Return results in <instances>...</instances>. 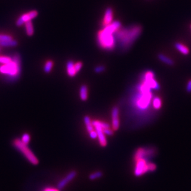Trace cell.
Returning a JSON list of instances; mask_svg holds the SVG:
<instances>
[{"instance_id":"cell-1","label":"cell","mask_w":191,"mask_h":191,"mask_svg":"<svg viewBox=\"0 0 191 191\" xmlns=\"http://www.w3.org/2000/svg\"><path fill=\"white\" fill-rule=\"evenodd\" d=\"M120 28L121 23L118 21H116L100 31L97 34V37L99 46L107 50L114 49L116 41L114 34Z\"/></svg>"},{"instance_id":"cell-2","label":"cell","mask_w":191,"mask_h":191,"mask_svg":"<svg viewBox=\"0 0 191 191\" xmlns=\"http://www.w3.org/2000/svg\"><path fill=\"white\" fill-rule=\"evenodd\" d=\"M142 27L139 25H133L126 28H120L114 34L116 41L120 47L124 49L129 48L141 34Z\"/></svg>"},{"instance_id":"cell-3","label":"cell","mask_w":191,"mask_h":191,"mask_svg":"<svg viewBox=\"0 0 191 191\" xmlns=\"http://www.w3.org/2000/svg\"><path fill=\"white\" fill-rule=\"evenodd\" d=\"M12 58L11 62L0 65V73L16 79L21 74V58L19 54H16Z\"/></svg>"},{"instance_id":"cell-4","label":"cell","mask_w":191,"mask_h":191,"mask_svg":"<svg viewBox=\"0 0 191 191\" xmlns=\"http://www.w3.org/2000/svg\"><path fill=\"white\" fill-rule=\"evenodd\" d=\"M13 145L16 149L21 152L29 162L33 165H37L39 164V159L34 154L31 149L27 145L24 143L21 139L16 138L13 141Z\"/></svg>"},{"instance_id":"cell-5","label":"cell","mask_w":191,"mask_h":191,"mask_svg":"<svg viewBox=\"0 0 191 191\" xmlns=\"http://www.w3.org/2000/svg\"><path fill=\"white\" fill-rule=\"evenodd\" d=\"M141 95L139 96L136 103V106L138 108L142 110L147 109L151 104L152 94L149 91H140Z\"/></svg>"},{"instance_id":"cell-6","label":"cell","mask_w":191,"mask_h":191,"mask_svg":"<svg viewBox=\"0 0 191 191\" xmlns=\"http://www.w3.org/2000/svg\"><path fill=\"white\" fill-rule=\"evenodd\" d=\"M92 122L94 128H95V130L97 132L99 144L102 146H106L107 145V140L106 135L103 131V122L99 121V120H94Z\"/></svg>"},{"instance_id":"cell-7","label":"cell","mask_w":191,"mask_h":191,"mask_svg":"<svg viewBox=\"0 0 191 191\" xmlns=\"http://www.w3.org/2000/svg\"><path fill=\"white\" fill-rule=\"evenodd\" d=\"M148 162L147 160L140 159L135 161L134 174L137 177H140L148 172Z\"/></svg>"},{"instance_id":"cell-8","label":"cell","mask_w":191,"mask_h":191,"mask_svg":"<svg viewBox=\"0 0 191 191\" xmlns=\"http://www.w3.org/2000/svg\"><path fill=\"white\" fill-rule=\"evenodd\" d=\"M155 150L153 148H138L135 153L134 160L135 162L137 160L143 159L147 160L151 156L155 154ZM148 161V160H147Z\"/></svg>"},{"instance_id":"cell-9","label":"cell","mask_w":191,"mask_h":191,"mask_svg":"<svg viewBox=\"0 0 191 191\" xmlns=\"http://www.w3.org/2000/svg\"><path fill=\"white\" fill-rule=\"evenodd\" d=\"M154 73L152 72H147L144 76L143 83L148 86L151 89L158 90L159 89V86L157 82L154 79Z\"/></svg>"},{"instance_id":"cell-10","label":"cell","mask_w":191,"mask_h":191,"mask_svg":"<svg viewBox=\"0 0 191 191\" xmlns=\"http://www.w3.org/2000/svg\"><path fill=\"white\" fill-rule=\"evenodd\" d=\"M37 15H38V12L37 11H35V10L30 11L27 13H25L17 19L16 24L18 27L21 26L22 25L26 23L31 21L32 19L35 18L37 16Z\"/></svg>"},{"instance_id":"cell-11","label":"cell","mask_w":191,"mask_h":191,"mask_svg":"<svg viewBox=\"0 0 191 191\" xmlns=\"http://www.w3.org/2000/svg\"><path fill=\"white\" fill-rule=\"evenodd\" d=\"M77 173L75 171H72L71 172H69L67 175L63 178L62 180H60V181L57 184V189L59 190H61L63 188H64L69 182H71L72 180L76 176Z\"/></svg>"},{"instance_id":"cell-12","label":"cell","mask_w":191,"mask_h":191,"mask_svg":"<svg viewBox=\"0 0 191 191\" xmlns=\"http://www.w3.org/2000/svg\"><path fill=\"white\" fill-rule=\"evenodd\" d=\"M112 127L113 130L116 131L119 128L120 122H119V110L117 107H113L112 109Z\"/></svg>"},{"instance_id":"cell-13","label":"cell","mask_w":191,"mask_h":191,"mask_svg":"<svg viewBox=\"0 0 191 191\" xmlns=\"http://www.w3.org/2000/svg\"><path fill=\"white\" fill-rule=\"evenodd\" d=\"M112 20H113V10L111 8H107L106 10L102 26L104 27L109 26V24H110L113 22Z\"/></svg>"},{"instance_id":"cell-14","label":"cell","mask_w":191,"mask_h":191,"mask_svg":"<svg viewBox=\"0 0 191 191\" xmlns=\"http://www.w3.org/2000/svg\"><path fill=\"white\" fill-rule=\"evenodd\" d=\"M75 63L73 61H72V60H69V61H68L66 63L67 74L70 77H73L77 74V72H76V69H75Z\"/></svg>"},{"instance_id":"cell-15","label":"cell","mask_w":191,"mask_h":191,"mask_svg":"<svg viewBox=\"0 0 191 191\" xmlns=\"http://www.w3.org/2000/svg\"><path fill=\"white\" fill-rule=\"evenodd\" d=\"M79 97L83 101L87 100L88 97V89L86 85H82L79 89Z\"/></svg>"},{"instance_id":"cell-16","label":"cell","mask_w":191,"mask_h":191,"mask_svg":"<svg viewBox=\"0 0 191 191\" xmlns=\"http://www.w3.org/2000/svg\"><path fill=\"white\" fill-rule=\"evenodd\" d=\"M158 59L160 60L161 62H162L168 65H170V66H172L174 64V62L173 60L171 59V58H168V57H166V55H165L164 54H159L158 55Z\"/></svg>"},{"instance_id":"cell-17","label":"cell","mask_w":191,"mask_h":191,"mask_svg":"<svg viewBox=\"0 0 191 191\" xmlns=\"http://www.w3.org/2000/svg\"><path fill=\"white\" fill-rule=\"evenodd\" d=\"M175 48L178 50V51L181 53L183 55H188L189 53V48L184 45L180 43H176L175 44Z\"/></svg>"},{"instance_id":"cell-18","label":"cell","mask_w":191,"mask_h":191,"mask_svg":"<svg viewBox=\"0 0 191 191\" xmlns=\"http://www.w3.org/2000/svg\"><path fill=\"white\" fill-rule=\"evenodd\" d=\"M25 28L26 31V34L28 36H32L34 33V29L33 24L31 21H28L25 24Z\"/></svg>"},{"instance_id":"cell-19","label":"cell","mask_w":191,"mask_h":191,"mask_svg":"<svg viewBox=\"0 0 191 191\" xmlns=\"http://www.w3.org/2000/svg\"><path fill=\"white\" fill-rule=\"evenodd\" d=\"M84 122H85V124L86 125L87 131L89 133L93 131V130H94V127L93 125V122L91 121V119H90V117L89 116H85L84 117Z\"/></svg>"},{"instance_id":"cell-20","label":"cell","mask_w":191,"mask_h":191,"mask_svg":"<svg viewBox=\"0 0 191 191\" xmlns=\"http://www.w3.org/2000/svg\"><path fill=\"white\" fill-rule=\"evenodd\" d=\"M17 45V42L13 39L0 41V46L2 47H16Z\"/></svg>"},{"instance_id":"cell-21","label":"cell","mask_w":191,"mask_h":191,"mask_svg":"<svg viewBox=\"0 0 191 191\" xmlns=\"http://www.w3.org/2000/svg\"><path fill=\"white\" fill-rule=\"evenodd\" d=\"M53 66H54V62L52 60H48L44 65V72L46 73H49L50 72H51Z\"/></svg>"},{"instance_id":"cell-22","label":"cell","mask_w":191,"mask_h":191,"mask_svg":"<svg viewBox=\"0 0 191 191\" xmlns=\"http://www.w3.org/2000/svg\"><path fill=\"white\" fill-rule=\"evenodd\" d=\"M162 105V99H161L159 97H155L153 100V107L156 109L158 110L161 108Z\"/></svg>"},{"instance_id":"cell-23","label":"cell","mask_w":191,"mask_h":191,"mask_svg":"<svg viewBox=\"0 0 191 191\" xmlns=\"http://www.w3.org/2000/svg\"><path fill=\"white\" fill-rule=\"evenodd\" d=\"M103 176V173L101 171H96L89 175V179L91 180H94L99 179Z\"/></svg>"},{"instance_id":"cell-24","label":"cell","mask_w":191,"mask_h":191,"mask_svg":"<svg viewBox=\"0 0 191 191\" xmlns=\"http://www.w3.org/2000/svg\"><path fill=\"white\" fill-rule=\"evenodd\" d=\"M12 58L7 56H0V63L2 65L7 64L12 61Z\"/></svg>"},{"instance_id":"cell-25","label":"cell","mask_w":191,"mask_h":191,"mask_svg":"<svg viewBox=\"0 0 191 191\" xmlns=\"http://www.w3.org/2000/svg\"><path fill=\"white\" fill-rule=\"evenodd\" d=\"M21 140L24 143L28 145V143L30 142V140H31V137H30L29 134H23Z\"/></svg>"},{"instance_id":"cell-26","label":"cell","mask_w":191,"mask_h":191,"mask_svg":"<svg viewBox=\"0 0 191 191\" xmlns=\"http://www.w3.org/2000/svg\"><path fill=\"white\" fill-rule=\"evenodd\" d=\"M105 70V67L103 66V65H99V66H96L95 68H94V72L97 73H100L103 72Z\"/></svg>"},{"instance_id":"cell-27","label":"cell","mask_w":191,"mask_h":191,"mask_svg":"<svg viewBox=\"0 0 191 191\" xmlns=\"http://www.w3.org/2000/svg\"><path fill=\"white\" fill-rule=\"evenodd\" d=\"M148 171H155L156 169V165L150 162H148Z\"/></svg>"},{"instance_id":"cell-28","label":"cell","mask_w":191,"mask_h":191,"mask_svg":"<svg viewBox=\"0 0 191 191\" xmlns=\"http://www.w3.org/2000/svg\"><path fill=\"white\" fill-rule=\"evenodd\" d=\"M75 69H76V72H79L80 70H81L82 66H83V63L82 62H76L75 64Z\"/></svg>"},{"instance_id":"cell-29","label":"cell","mask_w":191,"mask_h":191,"mask_svg":"<svg viewBox=\"0 0 191 191\" xmlns=\"http://www.w3.org/2000/svg\"><path fill=\"white\" fill-rule=\"evenodd\" d=\"M104 133L106 135H113V130L110 129V128H104L103 129Z\"/></svg>"},{"instance_id":"cell-30","label":"cell","mask_w":191,"mask_h":191,"mask_svg":"<svg viewBox=\"0 0 191 191\" xmlns=\"http://www.w3.org/2000/svg\"><path fill=\"white\" fill-rule=\"evenodd\" d=\"M89 137H91L92 139H95L96 138H97V134L96 130H93L91 132H89Z\"/></svg>"},{"instance_id":"cell-31","label":"cell","mask_w":191,"mask_h":191,"mask_svg":"<svg viewBox=\"0 0 191 191\" xmlns=\"http://www.w3.org/2000/svg\"><path fill=\"white\" fill-rule=\"evenodd\" d=\"M42 191H60L58 189H55L53 187H45Z\"/></svg>"},{"instance_id":"cell-32","label":"cell","mask_w":191,"mask_h":191,"mask_svg":"<svg viewBox=\"0 0 191 191\" xmlns=\"http://www.w3.org/2000/svg\"><path fill=\"white\" fill-rule=\"evenodd\" d=\"M186 90L188 93H191V79L189 80L186 87Z\"/></svg>"},{"instance_id":"cell-33","label":"cell","mask_w":191,"mask_h":191,"mask_svg":"<svg viewBox=\"0 0 191 191\" xmlns=\"http://www.w3.org/2000/svg\"><path fill=\"white\" fill-rule=\"evenodd\" d=\"M190 29H191V25H190Z\"/></svg>"}]
</instances>
